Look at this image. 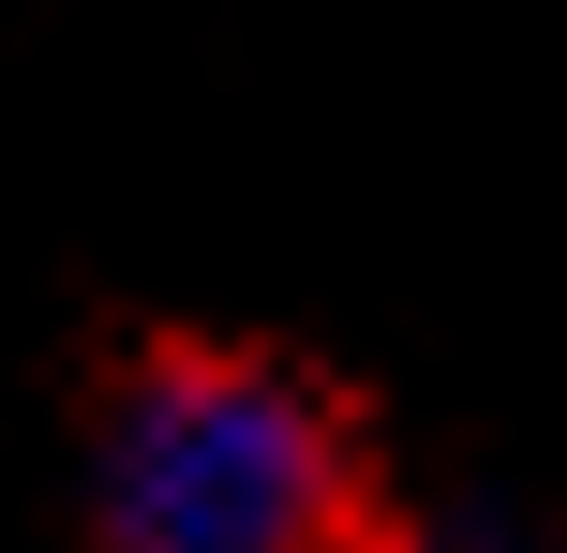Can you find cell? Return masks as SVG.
<instances>
[{
	"instance_id": "1",
	"label": "cell",
	"mask_w": 567,
	"mask_h": 553,
	"mask_svg": "<svg viewBox=\"0 0 567 553\" xmlns=\"http://www.w3.org/2000/svg\"><path fill=\"white\" fill-rule=\"evenodd\" d=\"M105 553H389V494L329 375L269 345H135L90 404Z\"/></svg>"
},
{
	"instance_id": "2",
	"label": "cell",
	"mask_w": 567,
	"mask_h": 553,
	"mask_svg": "<svg viewBox=\"0 0 567 553\" xmlns=\"http://www.w3.org/2000/svg\"><path fill=\"white\" fill-rule=\"evenodd\" d=\"M419 553H523L508 524H449V539H419Z\"/></svg>"
}]
</instances>
